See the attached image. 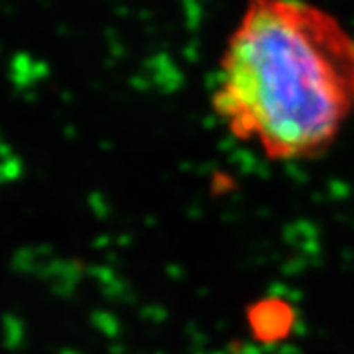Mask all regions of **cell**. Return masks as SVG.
Listing matches in <instances>:
<instances>
[{"instance_id": "cell-1", "label": "cell", "mask_w": 354, "mask_h": 354, "mask_svg": "<svg viewBox=\"0 0 354 354\" xmlns=\"http://www.w3.org/2000/svg\"><path fill=\"white\" fill-rule=\"evenodd\" d=\"M212 105L233 138L271 161L318 158L354 112V38L308 0H248Z\"/></svg>"}, {"instance_id": "cell-2", "label": "cell", "mask_w": 354, "mask_h": 354, "mask_svg": "<svg viewBox=\"0 0 354 354\" xmlns=\"http://www.w3.org/2000/svg\"><path fill=\"white\" fill-rule=\"evenodd\" d=\"M275 302L261 304L257 308V317H252L253 320V331H257L259 338H268V340H279L286 335L289 329V315L288 309L275 315L273 313Z\"/></svg>"}]
</instances>
